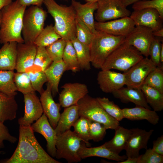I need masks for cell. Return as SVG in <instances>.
<instances>
[{
	"mask_svg": "<svg viewBox=\"0 0 163 163\" xmlns=\"http://www.w3.org/2000/svg\"><path fill=\"white\" fill-rule=\"evenodd\" d=\"M31 125H20L17 146L5 163H60L47 153L36 139Z\"/></svg>",
	"mask_w": 163,
	"mask_h": 163,
	"instance_id": "1",
	"label": "cell"
},
{
	"mask_svg": "<svg viewBox=\"0 0 163 163\" xmlns=\"http://www.w3.org/2000/svg\"><path fill=\"white\" fill-rule=\"evenodd\" d=\"M26 7L17 1L12 2L1 10L0 43L14 41L24 43L21 32L23 19Z\"/></svg>",
	"mask_w": 163,
	"mask_h": 163,
	"instance_id": "2",
	"label": "cell"
},
{
	"mask_svg": "<svg viewBox=\"0 0 163 163\" xmlns=\"http://www.w3.org/2000/svg\"><path fill=\"white\" fill-rule=\"evenodd\" d=\"M43 3L54 19V29L61 38L66 41L76 37V17L73 6L59 5L54 0H44Z\"/></svg>",
	"mask_w": 163,
	"mask_h": 163,
	"instance_id": "3",
	"label": "cell"
},
{
	"mask_svg": "<svg viewBox=\"0 0 163 163\" xmlns=\"http://www.w3.org/2000/svg\"><path fill=\"white\" fill-rule=\"evenodd\" d=\"M125 37L116 36L96 30L90 46L91 63L101 68L108 56L123 43Z\"/></svg>",
	"mask_w": 163,
	"mask_h": 163,
	"instance_id": "4",
	"label": "cell"
},
{
	"mask_svg": "<svg viewBox=\"0 0 163 163\" xmlns=\"http://www.w3.org/2000/svg\"><path fill=\"white\" fill-rule=\"evenodd\" d=\"M143 58L135 47L123 42L108 56L101 69H115L124 72Z\"/></svg>",
	"mask_w": 163,
	"mask_h": 163,
	"instance_id": "5",
	"label": "cell"
},
{
	"mask_svg": "<svg viewBox=\"0 0 163 163\" xmlns=\"http://www.w3.org/2000/svg\"><path fill=\"white\" fill-rule=\"evenodd\" d=\"M79 117L103 124L107 129H115L119 121L109 115L99 103L96 98L86 94L77 104Z\"/></svg>",
	"mask_w": 163,
	"mask_h": 163,
	"instance_id": "6",
	"label": "cell"
},
{
	"mask_svg": "<svg viewBox=\"0 0 163 163\" xmlns=\"http://www.w3.org/2000/svg\"><path fill=\"white\" fill-rule=\"evenodd\" d=\"M46 14L40 7L32 6L23 17L21 34L25 43H34L44 28Z\"/></svg>",
	"mask_w": 163,
	"mask_h": 163,
	"instance_id": "7",
	"label": "cell"
},
{
	"mask_svg": "<svg viewBox=\"0 0 163 163\" xmlns=\"http://www.w3.org/2000/svg\"><path fill=\"white\" fill-rule=\"evenodd\" d=\"M82 141L74 132L70 129L57 135L56 143L55 158H63L69 163H77L82 160L78 152Z\"/></svg>",
	"mask_w": 163,
	"mask_h": 163,
	"instance_id": "8",
	"label": "cell"
},
{
	"mask_svg": "<svg viewBox=\"0 0 163 163\" xmlns=\"http://www.w3.org/2000/svg\"><path fill=\"white\" fill-rule=\"evenodd\" d=\"M131 13L121 0H102L97 2L95 18L97 22H104L129 17Z\"/></svg>",
	"mask_w": 163,
	"mask_h": 163,
	"instance_id": "9",
	"label": "cell"
},
{
	"mask_svg": "<svg viewBox=\"0 0 163 163\" xmlns=\"http://www.w3.org/2000/svg\"><path fill=\"white\" fill-rule=\"evenodd\" d=\"M153 31L148 27L136 26L130 33L125 37L124 43L133 46L143 56L148 57L150 46L155 38Z\"/></svg>",
	"mask_w": 163,
	"mask_h": 163,
	"instance_id": "10",
	"label": "cell"
},
{
	"mask_svg": "<svg viewBox=\"0 0 163 163\" xmlns=\"http://www.w3.org/2000/svg\"><path fill=\"white\" fill-rule=\"evenodd\" d=\"M148 57L143 58L123 73L127 87L140 88L148 74L156 67Z\"/></svg>",
	"mask_w": 163,
	"mask_h": 163,
	"instance_id": "11",
	"label": "cell"
},
{
	"mask_svg": "<svg viewBox=\"0 0 163 163\" xmlns=\"http://www.w3.org/2000/svg\"><path fill=\"white\" fill-rule=\"evenodd\" d=\"M135 27L134 22L129 16L104 22L95 21L96 30L113 36L125 37Z\"/></svg>",
	"mask_w": 163,
	"mask_h": 163,
	"instance_id": "12",
	"label": "cell"
},
{
	"mask_svg": "<svg viewBox=\"0 0 163 163\" xmlns=\"http://www.w3.org/2000/svg\"><path fill=\"white\" fill-rule=\"evenodd\" d=\"M130 133L125 150L127 157L138 158L142 149H147L148 141L153 129L148 131L138 128L130 129Z\"/></svg>",
	"mask_w": 163,
	"mask_h": 163,
	"instance_id": "13",
	"label": "cell"
},
{
	"mask_svg": "<svg viewBox=\"0 0 163 163\" xmlns=\"http://www.w3.org/2000/svg\"><path fill=\"white\" fill-rule=\"evenodd\" d=\"M24 113L18 120L19 125L30 126L42 115L43 110L38 97L35 92L24 94Z\"/></svg>",
	"mask_w": 163,
	"mask_h": 163,
	"instance_id": "14",
	"label": "cell"
},
{
	"mask_svg": "<svg viewBox=\"0 0 163 163\" xmlns=\"http://www.w3.org/2000/svg\"><path fill=\"white\" fill-rule=\"evenodd\" d=\"M63 88L59 94V104L65 108L77 104L78 101L88 93L87 85L79 83H68L62 86Z\"/></svg>",
	"mask_w": 163,
	"mask_h": 163,
	"instance_id": "15",
	"label": "cell"
},
{
	"mask_svg": "<svg viewBox=\"0 0 163 163\" xmlns=\"http://www.w3.org/2000/svg\"><path fill=\"white\" fill-rule=\"evenodd\" d=\"M31 126L34 132L38 133L44 137L47 142L48 154L53 158L55 157L57 135L45 114L43 113L35 123L31 124Z\"/></svg>",
	"mask_w": 163,
	"mask_h": 163,
	"instance_id": "16",
	"label": "cell"
},
{
	"mask_svg": "<svg viewBox=\"0 0 163 163\" xmlns=\"http://www.w3.org/2000/svg\"><path fill=\"white\" fill-rule=\"evenodd\" d=\"M129 17L136 26L148 27L153 31L163 27V19L158 11L153 8L134 10Z\"/></svg>",
	"mask_w": 163,
	"mask_h": 163,
	"instance_id": "17",
	"label": "cell"
},
{
	"mask_svg": "<svg viewBox=\"0 0 163 163\" xmlns=\"http://www.w3.org/2000/svg\"><path fill=\"white\" fill-rule=\"evenodd\" d=\"M97 80L100 89L106 93H112L126 84L125 77L123 73L110 70H101L97 74Z\"/></svg>",
	"mask_w": 163,
	"mask_h": 163,
	"instance_id": "18",
	"label": "cell"
},
{
	"mask_svg": "<svg viewBox=\"0 0 163 163\" xmlns=\"http://www.w3.org/2000/svg\"><path fill=\"white\" fill-rule=\"evenodd\" d=\"M40 100L43 110L48 120L54 129L56 127L61 113L59 103H56L54 100L51 92V88L48 82L46 88L41 94Z\"/></svg>",
	"mask_w": 163,
	"mask_h": 163,
	"instance_id": "19",
	"label": "cell"
},
{
	"mask_svg": "<svg viewBox=\"0 0 163 163\" xmlns=\"http://www.w3.org/2000/svg\"><path fill=\"white\" fill-rule=\"evenodd\" d=\"M37 48V46L34 43H18L15 68L17 72H25L33 66Z\"/></svg>",
	"mask_w": 163,
	"mask_h": 163,
	"instance_id": "20",
	"label": "cell"
},
{
	"mask_svg": "<svg viewBox=\"0 0 163 163\" xmlns=\"http://www.w3.org/2000/svg\"><path fill=\"white\" fill-rule=\"evenodd\" d=\"M75 11L76 17L83 22L94 34L95 28L94 14L97 8V2H87L84 4L72 0L71 5Z\"/></svg>",
	"mask_w": 163,
	"mask_h": 163,
	"instance_id": "21",
	"label": "cell"
},
{
	"mask_svg": "<svg viewBox=\"0 0 163 163\" xmlns=\"http://www.w3.org/2000/svg\"><path fill=\"white\" fill-rule=\"evenodd\" d=\"M78 154L82 159L89 157H98L120 162L124 161L127 158L126 155L121 156L114 153L103 145L96 147H87L85 143L82 141Z\"/></svg>",
	"mask_w": 163,
	"mask_h": 163,
	"instance_id": "22",
	"label": "cell"
},
{
	"mask_svg": "<svg viewBox=\"0 0 163 163\" xmlns=\"http://www.w3.org/2000/svg\"><path fill=\"white\" fill-rule=\"evenodd\" d=\"M112 94L115 98L120 99L123 103L131 102L136 105L151 109L140 88L123 87L114 91Z\"/></svg>",
	"mask_w": 163,
	"mask_h": 163,
	"instance_id": "23",
	"label": "cell"
},
{
	"mask_svg": "<svg viewBox=\"0 0 163 163\" xmlns=\"http://www.w3.org/2000/svg\"><path fill=\"white\" fill-rule=\"evenodd\" d=\"M124 118L134 121L145 120L153 125L157 124L159 117L156 112L143 107L136 105L132 108L122 109Z\"/></svg>",
	"mask_w": 163,
	"mask_h": 163,
	"instance_id": "24",
	"label": "cell"
},
{
	"mask_svg": "<svg viewBox=\"0 0 163 163\" xmlns=\"http://www.w3.org/2000/svg\"><path fill=\"white\" fill-rule=\"evenodd\" d=\"M18 43L12 41L3 44L0 49V70L15 69Z\"/></svg>",
	"mask_w": 163,
	"mask_h": 163,
	"instance_id": "25",
	"label": "cell"
},
{
	"mask_svg": "<svg viewBox=\"0 0 163 163\" xmlns=\"http://www.w3.org/2000/svg\"><path fill=\"white\" fill-rule=\"evenodd\" d=\"M67 70L66 66L62 60L53 62L44 72L50 84L53 96L58 92L59 85L64 72Z\"/></svg>",
	"mask_w": 163,
	"mask_h": 163,
	"instance_id": "26",
	"label": "cell"
},
{
	"mask_svg": "<svg viewBox=\"0 0 163 163\" xmlns=\"http://www.w3.org/2000/svg\"><path fill=\"white\" fill-rule=\"evenodd\" d=\"M79 117L77 104L65 108L60 114L57 126L54 129L57 135L70 129Z\"/></svg>",
	"mask_w": 163,
	"mask_h": 163,
	"instance_id": "27",
	"label": "cell"
},
{
	"mask_svg": "<svg viewBox=\"0 0 163 163\" xmlns=\"http://www.w3.org/2000/svg\"><path fill=\"white\" fill-rule=\"evenodd\" d=\"M15 97L0 91V122L16 118L18 106Z\"/></svg>",
	"mask_w": 163,
	"mask_h": 163,
	"instance_id": "28",
	"label": "cell"
},
{
	"mask_svg": "<svg viewBox=\"0 0 163 163\" xmlns=\"http://www.w3.org/2000/svg\"><path fill=\"white\" fill-rule=\"evenodd\" d=\"M114 130L115 133L113 138L102 145L114 153L119 154L126 148L130 130L120 126Z\"/></svg>",
	"mask_w": 163,
	"mask_h": 163,
	"instance_id": "29",
	"label": "cell"
},
{
	"mask_svg": "<svg viewBox=\"0 0 163 163\" xmlns=\"http://www.w3.org/2000/svg\"><path fill=\"white\" fill-rule=\"evenodd\" d=\"M146 101L156 112L163 110V94L156 89L145 84L140 87Z\"/></svg>",
	"mask_w": 163,
	"mask_h": 163,
	"instance_id": "30",
	"label": "cell"
},
{
	"mask_svg": "<svg viewBox=\"0 0 163 163\" xmlns=\"http://www.w3.org/2000/svg\"><path fill=\"white\" fill-rule=\"evenodd\" d=\"M71 40L76 52L80 69L89 70L91 69L90 46L80 42L76 37Z\"/></svg>",
	"mask_w": 163,
	"mask_h": 163,
	"instance_id": "31",
	"label": "cell"
},
{
	"mask_svg": "<svg viewBox=\"0 0 163 163\" xmlns=\"http://www.w3.org/2000/svg\"><path fill=\"white\" fill-rule=\"evenodd\" d=\"M62 60L66 66L67 70L76 72L80 69L75 50L70 40L66 41Z\"/></svg>",
	"mask_w": 163,
	"mask_h": 163,
	"instance_id": "32",
	"label": "cell"
},
{
	"mask_svg": "<svg viewBox=\"0 0 163 163\" xmlns=\"http://www.w3.org/2000/svg\"><path fill=\"white\" fill-rule=\"evenodd\" d=\"M14 70H0V91L10 96L17 94Z\"/></svg>",
	"mask_w": 163,
	"mask_h": 163,
	"instance_id": "33",
	"label": "cell"
},
{
	"mask_svg": "<svg viewBox=\"0 0 163 163\" xmlns=\"http://www.w3.org/2000/svg\"><path fill=\"white\" fill-rule=\"evenodd\" d=\"M61 38L56 32L54 26L51 24L44 28L34 42L37 46L46 47Z\"/></svg>",
	"mask_w": 163,
	"mask_h": 163,
	"instance_id": "34",
	"label": "cell"
},
{
	"mask_svg": "<svg viewBox=\"0 0 163 163\" xmlns=\"http://www.w3.org/2000/svg\"><path fill=\"white\" fill-rule=\"evenodd\" d=\"M14 81L17 91L23 94L35 92L27 72H14Z\"/></svg>",
	"mask_w": 163,
	"mask_h": 163,
	"instance_id": "35",
	"label": "cell"
},
{
	"mask_svg": "<svg viewBox=\"0 0 163 163\" xmlns=\"http://www.w3.org/2000/svg\"><path fill=\"white\" fill-rule=\"evenodd\" d=\"M96 99L105 111L118 121L124 118L122 109L113 101L105 97H97Z\"/></svg>",
	"mask_w": 163,
	"mask_h": 163,
	"instance_id": "36",
	"label": "cell"
},
{
	"mask_svg": "<svg viewBox=\"0 0 163 163\" xmlns=\"http://www.w3.org/2000/svg\"><path fill=\"white\" fill-rule=\"evenodd\" d=\"M143 84L153 87L163 94V67L157 66L148 74Z\"/></svg>",
	"mask_w": 163,
	"mask_h": 163,
	"instance_id": "37",
	"label": "cell"
},
{
	"mask_svg": "<svg viewBox=\"0 0 163 163\" xmlns=\"http://www.w3.org/2000/svg\"><path fill=\"white\" fill-rule=\"evenodd\" d=\"M74 132L84 142L87 147H89L91 144L89 135L88 120L83 117H79L74 124Z\"/></svg>",
	"mask_w": 163,
	"mask_h": 163,
	"instance_id": "38",
	"label": "cell"
},
{
	"mask_svg": "<svg viewBox=\"0 0 163 163\" xmlns=\"http://www.w3.org/2000/svg\"><path fill=\"white\" fill-rule=\"evenodd\" d=\"M94 34L88 27L78 19L76 18V37L80 42L90 46Z\"/></svg>",
	"mask_w": 163,
	"mask_h": 163,
	"instance_id": "39",
	"label": "cell"
},
{
	"mask_svg": "<svg viewBox=\"0 0 163 163\" xmlns=\"http://www.w3.org/2000/svg\"><path fill=\"white\" fill-rule=\"evenodd\" d=\"M66 41L60 38L45 47L46 52L53 62L62 60Z\"/></svg>",
	"mask_w": 163,
	"mask_h": 163,
	"instance_id": "40",
	"label": "cell"
},
{
	"mask_svg": "<svg viewBox=\"0 0 163 163\" xmlns=\"http://www.w3.org/2000/svg\"><path fill=\"white\" fill-rule=\"evenodd\" d=\"M52 62L45 47L37 46V52L32 66L39 70L44 72Z\"/></svg>",
	"mask_w": 163,
	"mask_h": 163,
	"instance_id": "41",
	"label": "cell"
},
{
	"mask_svg": "<svg viewBox=\"0 0 163 163\" xmlns=\"http://www.w3.org/2000/svg\"><path fill=\"white\" fill-rule=\"evenodd\" d=\"M89 135L90 140L98 142L102 140L106 133V128L102 123L88 120Z\"/></svg>",
	"mask_w": 163,
	"mask_h": 163,
	"instance_id": "42",
	"label": "cell"
},
{
	"mask_svg": "<svg viewBox=\"0 0 163 163\" xmlns=\"http://www.w3.org/2000/svg\"><path fill=\"white\" fill-rule=\"evenodd\" d=\"M132 8L137 10L145 8H153L157 10L163 19V0H142L133 4Z\"/></svg>",
	"mask_w": 163,
	"mask_h": 163,
	"instance_id": "43",
	"label": "cell"
},
{
	"mask_svg": "<svg viewBox=\"0 0 163 163\" xmlns=\"http://www.w3.org/2000/svg\"><path fill=\"white\" fill-rule=\"evenodd\" d=\"M28 74L33 88L35 91L41 94L44 91V84L48 82L44 71H30L27 72Z\"/></svg>",
	"mask_w": 163,
	"mask_h": 163,
	"instance_id": "44",
	"label": "cell"
},
{
	"mask_svg": "<svg viewBox=\"0 0 163 163\" xmlns=\"http://www.w3.org/2000/svg\"><path fill=\"white\" fill-rule=\"evenodd\" d=\"M160 39L155 37L152 41L149 50L150 59L157 67H163L160 62V53L161 43Z\"/></svg>",
	"mask_w": 163,
	"mask_h": 163,
	"instance_id": "45",
	"label": "cell"
},
{
	"mask_svg": "<svg viewBox=\"0 0 163 163\" xmlns=\"http://www.w3.org/2000/svg\"><path fill=\"white\" fill-rule=\"evenodd\" d=\"M163 155L155 151L152 149H147L145 153L140 155L138 163H162Z\"/></svg>",
	"mask_w": 163,
	"mask_h": 163,
	"instance_id": "46",
	"label": "cell"
},
{
	"mask_svg": "<svg viewBox=\"0 0 163 163\" xmlns=\"http://www.w3.org/2000/svg\"><path fill=\"white\" fill-rule=\"evenodd\" d=\"M17 140L16 137L10 133L8 128L4 124V123L0 122V149L4 148V141L14 143Z\"/></svg>",
	"mask_w": 163,
	"mask_h": 163,
	"instance_id": "47",
	"label": "cell"
},
{
	"mask_svg": "<svg viewBox=\"0 0 163 163\" xmlns=\"http://www.w3.org/2000/svg\"><path fill=\"white\" fill-rule=\"evenodd\" d=\"M152 149L158 154L163 155V135L153 141Z\"/></svg>",
	"mask_w": 163,
	"mask_h": 163,
	"instance_id": "48",
	"label": "cell"
},
{
	"mask_svg": "<svg viewBox=\"0 0 163 163\" xmlns=\"http://www.w3.org/2000/svg\"><path fill=\"white\" fill-rule=\"evenodd\" d=\"M44 0H16L20 4L26 7L30 5L40 7Z\"/></svg>",
	"mask_w": 163,
	"mask_h": 163,
	"instance_id": "49",
	"label": "cell"
},
{
	"mask_svg": "<svg viewBox=\"0 0 163 163\" xmlns=\"http://www.w3.org/2000/svg\"><path fill=\"white\" fill-rule=\"evenodd\" d=\"M139 157L131 158L127 157V158L123 161L118 162V163H138Z\"/></svg>",
	"mask_w": 163,
	"mask_h": 163,
	"instance_id": "50",
	"label": "cell"
},
{
	"mask_svg": "<svg viewBox=\"0 0 163 163\" xmlns=\"http://www.w3.org/2000/svg\"><path fill=\"white\" fill-rule=\"evenodd\" d=\"M153 34L154 37H163V28H161L157 30L153 31Z\"/></svg>",
	"mask_w": 163,
	"mask_h": 163,
	"instance_id": "51",
	"label": "cell"
},
{
	"mask_svg": "<svg viewBox=\"0 0 163 163\" xmlns=\"http://www.w3.org/2000/svg\"><path fill=\"white\" fill-rule=\"evenodd\" d=\"M13 0H0V11L5 6L8 5Z\"/></svg>",
	"mask_w": 163,
	"mask_h": 163,
	"instance_id": "52",
	"label": "cell"
},
{
	"mask_svg": "<svg viewBox=\"0 0 163 163\" xmlns=\"http://www.w3.org/2000/svg\"><path fill=\"white\" fill-rule=\"evenodd\" d=\"M141 0H121L123 4L126 7L136 2Z\"/></svg>",
	"mask_w": 163,
	"mask_h": 163,
	"instance_id": "53",
	"label": "cell"
},
{
	"mask_svg": "<svg viewBox=\"0 0 163 163\" xmlns=\"http://www.w3.org/2000/svg\"><path fill=\"white\" fill-rule=\"evenodd\" d=\"M160 62L162 65H163V43H162L161 45V47L160 53Z\"/></svg>",
	"mask_w": 163,
	"mask_h": 163,
	"instance_id": "54",
	"label": "cell"
},
{
	"mask_svg": "<svg viewBox=\"0 0 163 163\" xmlns=\"http://www.w3.org/2000/svg\"><path fill=\"white\" fill-rule=\"evenodd\" d=\"M87 2H98L102 0H85Z\"/></svg>",
	"mask_w": 163,
	"mask_h": 163,
	"instance_id": "55",
	"label": "cell"
},
{
	"mask_svg": "<svg viewBox=\"0 0 163 163\" xmlns=\"http://www.w3.org/2000/svg\"><path fill=\"white\" fill-rule=\"evenodd\" d=\"M1 18H2V13H1V11H0V26L1 20Z\"/></svg>",
	"mask_w": 163,
	"mask_h": 163,
	"instance_id": "56",
	"label": "cell"
},
{
	"mask_svg": "<svg viewBox=\"0 0 163 163\" xmlns=\"http://www.w3.org/2000/svg\"><path fill=\"white\" fill-rule=\"evenodd\" d=\"M3 153H4V152L3 151L0 150V154H3Z\"/></svg>",
	"mask_w": 163,
	"mask_h": 163,
	"instance_id": "57",
	"label": "cell"
},
{
	"mask_svg": "<svg viewBox=\"0 0 163 163\" xmlns=\"http://www.w3.org/2000/svg\"></svg>",
	"mask_w": 163,
	"mask_h": 163,
	"instance_id": "58",
	"label": "cell"
}]
</instances>
